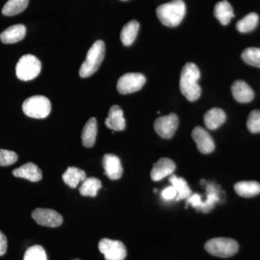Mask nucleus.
<instances>
[{"mask_svg": "<svg viewBox=\"0 0 260 260\" xmlns=\"http://www.w3.org/2000/svg\"><path fill=\"white\" fill-rule=\"evenodd\" d=\"M200 78L199 68L192 62L186 63L181 70L179 87L181 93L189 102H195L201 95L198 80Z\"/></svg>", "mask_w": 260, "mask_h": 260, "instance_id": "f257e3e1", "label": "nucleus"}, {"mask_svg": "<svg viewBox=\"0 0 260 260\" xmlns=\"http://www.w3.org/2000/svg\"><path fill=\"white\" fill-rule=\"evenodd\" d=\"M186 14V5L183 0H173L158 7L156 15L160 23L168 27H176Z\"/></svg>", "mask_w": 260, "mask_h": 260, "instance_id": "f03ea898", "label": "nucleus"}, {"mask_svg": "<svg viewBox=\"0 0 260 260\" xmlns=\"http://www.w3.org/2000/svg\"><path fill=\"white\" fill-rule=\"evenodd\" d=\"M105 44L102 40L96 41L88 51L85 60L80 67L79 75L85 78L91 76L99 70L105 56Z\"/></svg>", "mask_w": 260, "mask_h": 260, "instance_id": "7ed1b4c3", "label": "nucleus"}, {"mask_svg": "<svg viewBox=\"0 0 260 260\" xmlns=\"http://www.w3.org/2000/svg\"><path fill=\"white\" fill-rule=\"evenodd\" d=\"M205 249L211 255L228 258L237 254L239 244L229 238H214L205 243Z\"/></svg>", "mask_w": 260, "mask_h": 260, "instance_id": "20e7f679", "label": "nucleus"}, {"mask_svg": "<svg viewBox=\"0 0 260 260\" xmlns=\"http://www.w3.org/2000/svg\"><path fill=\"white\" fill-rule=\"evenodd\" d=\"M22 109L24 114L34 119H44L50 114L51 104L47 97L34 95L23 102Z\"/></svg>", "mask_w": 260, "mask_h": 260, "instance_id": "39448f33", "label": "nucleus"}, {"mask_svg": "<svg viewBox=\"0 0 260 260\" xmlns=\"http://www.w3.org/2000/svg\"><path fill=\"white\" fill-rule=\"evenodd\" d=\"M41 70L42 63L32 54H25L21 56L15 68L17 78L23 81L35 79L40 74Z\"/></svg>", "mask_w": 260, "mask_h": 260, "instance_id": "423d86ee", "label": "nucleus"}, {"mask_svg": "<svg viewBox=\"0 0 260 260\" xmlns=\"http://www.w3.org/2000/svg\"><path fill=\"white\" fill-rule=\"evenodd\" d=\"M99 249L106 260H124L126 256L125 246L120 241L104 238L99 242Z\"/></svg>", "mask_w": 260, "mask_h": 260, "instance_id": "0eeeda50", "label": "nucleus"}, {"mask_svg": "<svg viewBox=\"0 0 260 260\" xmlns=\"http://www.w3.org/2000/svg\"><path fill=\"white\" fill-rule=\"evenodd\" d=\"M146 82V78L140 73H126L118 80V92L121 94H129L138 91L143 88Z\"/></svg>", "mask_w": 260, "mask_h": 260, "instance_id": "6e6552de", "label": "nucleus"}, {"mask_svg": "<svg viewBox=\"0 0 260 260\" xmlns=\"http://www.w3.org/2000/svg\"><path fill=\"white\" fill-rule=\"evenodd\" d=\"M179 126V118L172 113L169 115L160 116L155 119L154 129L159 136L164 139H170L177 131Z\"/></svg>", "mask_w": 260, "mask_h": 260, "instance_id": "1a4fd4ad", "label": "nucleus"}, {"mask_svg": "<svg viewBox=\"0 0 260 260\" xmlns=\"http://www.w3.org/2000/svg\"><path fill=\"white\" fill-rule=\"evenodd\" d=\"M32 219L42 226L55 228L63 223V217L55 210L48 208H37L32 212Z\"/></svg>", "mask_w": 260, "mask_h": 260, "instance_id": "9d476101", "label": "nucleus"}, {"mask_svg": "<svg viewBox=\"0 0 260 260\" xmlns=\"http://www.w3.org/2000/svg\"><path fill=\"white\" fill-rule=\"evenodd\" d=\"M191 137L202 153H210L215 150L214 140L204 128L196 126L191 133Z\"/></svg>", "mask_w": 260, "mask_h": 260, "instance_id": "9b49d317", "label": "nucleus"}, {"mask_svg": "<svg viewBox=\"0 0 260 260\" xmlns=\"http://www.w3.org/2000/svg\"><path fill=\"white\" fill-rule=\"evenodd\" d=\"M104 174L112 180H118L123 174V168L120 159L114 154H106L103 157Z\"/></svg>", "mask_w": 260, "mask_h": 260, "instance_id": "f8f14e48", "label": "nucleus"}, {"mask_svg": "<svg viewBox=\"0 0 260 260\" xmlns=\"http://www.w3.org/2000/svg\"><path fill=\"white\" fill-rule=\"evenodd\" d=\"M176 169L174 162L171 159L162 158L154 164L153 169L150 172L152 180L158 181L171 175Z\"/></svg>", "mask_w": 260, "mask_h": 260, "instance_id": "ddd939ff", "label": "nucleus"}, {"mask_svg": "<svg viewBox=\"0 0 260 260\" xmlns=\"http://www.w3.org/2000/svg\"><path fill=\"white\" fill-rule=\"evenodd\" d=\"M13 176L15 177L22 178L32 182H37L42 180V172L37 165L32 162L24 164L13 171Z\"/></svg>", "mask_w": 260, "mask_h": 260, "instance_id": "4468645a", "label": "nucleus"}, {"mask_svg": "<svg viewBox=\"0 0 260 260\" xmlns=\"http://www.w3.org/2000/svg\"><path fill=\"white\" fill-rule=\"evenodd\" d=\"M106 126L113 131H122L125 129L126 121L122 109L118 105L112 106L109 109L108 117L105 121Z\"/></svg>", "mask_w": 260, "mask_h": 260, "instance_id": "2eb2a0df", "label": "nucleus"}, {"mask_svg": "<svg viewBox=\"0 0 260 260\" xmlns=\"http://www.w3.org/2000/svg\"><path fill=\"white\" fill-rule=\"evenodd\" d=\"M233 96L238 102L245 104L254 99V93L251 87L242 80H236L232 86Z\"/></svg>", "mask_w": 260, "mask_h": 260, "instance_id": "dca6fc26", "label": "nucleus"}, {"mask_svg": "<svg viewBox=\"0 0 260 260\" xmlns=\"http://www.w3.org/2000/svg\"><path fill=\"white\" fill-rule=\"evenodd\" d=\"M26 34V28L23 24L12 25L2 32L0 40L5 44H15L23 40Z\"/></svg>", "mask_w": 260, "mask_h": 260, "instance_id": "f3484780", "label": "nucleus"}, {"mask_svg": "<svg viewBox=\"0 0 260 260\" xmlns=\"http://www.w3.org/2000/svg\"><path fill=\"white\" fill-rule=\"evenodd\" d=\"M98 132L97 120L95 117L90 118L84 126L82 132V143L85 148H92L95 145Z\"/></svg>", "mask_w": 260, "mask_h": 260, "instance_id": "a211bd4d", "label": "nucleus"}, {"mask_svg": "<svg viewBox=\"0 0 260 260\" xmlns=\"http://www.w3.org/2000/svg\"><path fill=\"white\" fill-rule=\"evenodd\" d=\"M226 119L225 113L219 108H213L205 113L204 122L205 126L209 129H218Z\"/></svg>", "mask_w": 260, "mask_h": 260, "instance_id": "6ab92c4d", "label": "nucleus"}, {"mask_svg": "<svg viewBox=\"0 0 260 260\" xmlns=\"http://www.w3.org/2000/svg\"><path fill=\"white\" fill-rule=\"evenodd\" d=\"M214 15L222 25H226L234 17V10L229 2L223 0L215 5Z\"/></svg>", "mask_w": 260, "mask_h": 260, "instance_id": "aec40b11", "label": "nucleus"}, {"mask_svg": "<svg viewBox=\"0 0 260 260\" xmlns=\"http://www.w3.org/2000/svg\"><path fill=\"white\" fill-rule=\"evenodd\" d=\"M86 173L78 167H70L62 174V179L70 187L76 188L79 183L86 179Z\"/></svg>", "mask_w": 260, "mask_h": 260, "instance_id": "412c9836", "label": "nucleus"}, {"mask_svg": "<svg viewBox=\"0 0 260 260\" xmlns=\"http://www.w3.org/2000/svg\"><path fill=\"white\" fill-rule=\"evenodd\" d=\"M234 189L239 196L252 198L260 194V184L257 181H240L234 185Z\"/></svg>", "mask_w": 260, "mask_h": 260, "instance_id": "4be33fe9", "label": "nucleus"}, {"mask_svg": "<svg viewBox=\"0 0 260 260\" xmlns=\"http://www.w3.org/2000/svg\"><path fill=\"white\" fill-rule=\"evenodd\" d=\"M140 24L137 20H131L123 27L120 34L121 42L126 47L134 43L139 31Z\"/></svg>", "mask_w": 260, "mask_h": 260, "instance_id": "5701e85b", "label": "nucleus"}, {"mask_svg": "<svg viewBox=\"0 0 260 260\" xmlns=\"http://www.w3.org/2000/svg\"><path fill=\"white\" fill-rule=\"evenodd\" d=\"M102 181L95 177L86 178L82 182L79 191L80 194L85 197H92L95 198L98 191L102 188Z\"/></svg>", "mask_w": 260, "mask_h": 260, "instance_id": "b1692460", "label": "nucleus"}, {"mask_svg": "<svg viewBox=\"0 0 260 260\" xmlns=\"http://www.w3.org/2000/svg\"><path fill=\"white\" fill-rule=\"evenodd\" d=\"M169 181L177 191V200L187 199L191 195L190 188L188 186L185 179L177 176L172 175L169 178Z\"/></svg>", "mask_w": 260, "mask_h": 260, "instance_id": "393cba45", "label": "nucleus"}, {"mask_svg": "<svg viewBox=\"0 0 260 260\" xmlns=\"http://www.w3.org/2000/svg\"><path fill=\"white\" fill-rule=\"evenodd\" d=\"M28 2L29 0H8L3 7L2 13L5 16H14L20 14L26 9Z\"/></svg>", "mask_w": 260, "mask_h": 260, "instance_id": "a878e982", "label": "nucleus"}, {"mask_svg": "<svg viewBox=\"0 0 260 260\" xmlns=\"http://www.w3.org/2000/svg\"><path fill=\"white\" fill-rule=\"evenodd\" d=\"M259 23V15L255 13H251L237 23V28L240 32L252 31Z\"/></svg>", "mask_w": 260, "mask_h": 260, "instance_id": "bb28decb", "label": "nucleus"}, {"mask_svg": "<svg viewBox=\"0 0 260 260\" xmlns=\"http://www.w3.org/2000/svg\"><path fill=\"white\" fill-rule=\"evenodd\" d=\"M207 190H208V196H207L208 198H207L206 201H202L199 208V209L205 213H208L210 210L213 209L214 205L220 200L218 197V190L213 184L208 185Z\"/></svg>", "mask_w": 260, "mask_h": 260, "instance_id": "cd10ccee", "label": "nucleus"}, {"mask_svg": "<svg viewBox=\"0 0 260 260\" xmlns=\"http://www.w3.org/2000/svg\"><path fill=\"white\" fill-rule=\"evenodd\" d=\"M242 58L246 64L260 68V49L259 48H247L245 50L243 51Z\"/></svg>", "mask_w": 260, "mask_h": 260, "instance_id": "c85d7f7f", "label": "nucleus"}, {"mask_svg": "<svg viewBox=\"0 0 260 260\" xmlns=\"http://www.w3.org/2000/svg\"><path fill=\"white\" fill-rule=\"evenodd\" d=\"M23 260H47V254L42 246L34 245L25 251Z\"/></svg>", "mask_w": 260, "mask_h": 260, "instance_id": "c756f323", "label": "nucleus"}, {"mask_svg": "<svg viewBox=\"0 0 260 260\" xmlns=\"http://www.w3.org/2000/svg\"><path fill=\"white\" fill-rule=\"evenodd\" d=\"M247 128L251 133H260V109L253 110L249 114L247 120Z\"/></svg>", "mask_w": 260, "mask_h": 260, "instance_id": "7c9ffc66", "label": "nucleus"}, {"mask_svg": "<svg viewBox=\"0 0 260 260\" xmlns=\"http://www.w3.org/2000/svg\"><path fill=\"white\" fill-rule=\"evenodd\" d=\"M18 156L11 150L0 149V167H8L18 160Z\"/></svg>", "mask_w": 260, "mask_h": 260, "instance_id": "2f4dec72", "label": "nucleus"}, {"mask_svg": "<svg viewBox=\"0 0 260 260\" xmlns=\"http://www.w3.org/2000/svg\"><path fill=\"white\" fill-rule=\"evenodd\" d=\"M162 198L166 200L175 199L177 197V191L173 186L165 188L161 193Z\"/></svg>", "mask_w": 260, "mask_h": 260, "instance_id": "473e14b6", "label": "nucleus"}, {"mask_svg": "<svg viewBox=\"0 0 260 260\" xmlns=\"http://www.w3.org/2000/svg\"><path fill=\"white\" fill-rule=\"evenodd\" d=\"M8 249V239L6 236L0 231V256H3Z\"/></svg>", "mask_w": 260, "mask_h": 260, "instance_id": "72a5a7b5", "label": "nucleus"}, {"mask_svg": "<svg viewBox=\"0 0 260 260\" xmlns=\"http://www.w3.org/2000/svg\"><path fill=\"white\" fill-rule=\"evenodd\" d=\"M154 192H157V189H154Z\"/></svg>", "mask_w": 260, "mask_h": 260, "instance_id": "f704fd0d", "label": "nucleus"}, {"mask_svg": "<svg viewBox=\"0 0 260 260\" xmlns=\"http://www.w3.org/2000/svg\"><path fill=\"white\" fill-rule=\"evenodd\" d=\"M73 260H80V259H73Z\"/></svg>", "mask_w": 260, "mask_h": 260, "instance_id": "c9c22d12", "label": "nucleus"}, {"mask_svg": "<svg viewBox=\"0 0 260 260\" xmlns=\"http://www.w3.org/2000/svg\"><path fill=\"white\" fill-rule=\"evenodd\" d=\"M121 1H126V0H121Z\"/></svg>", "mask_w": 260, "mask_h": 260, "instance_id": "e433bc0d", "label": "nucleus"}]
</instances>
